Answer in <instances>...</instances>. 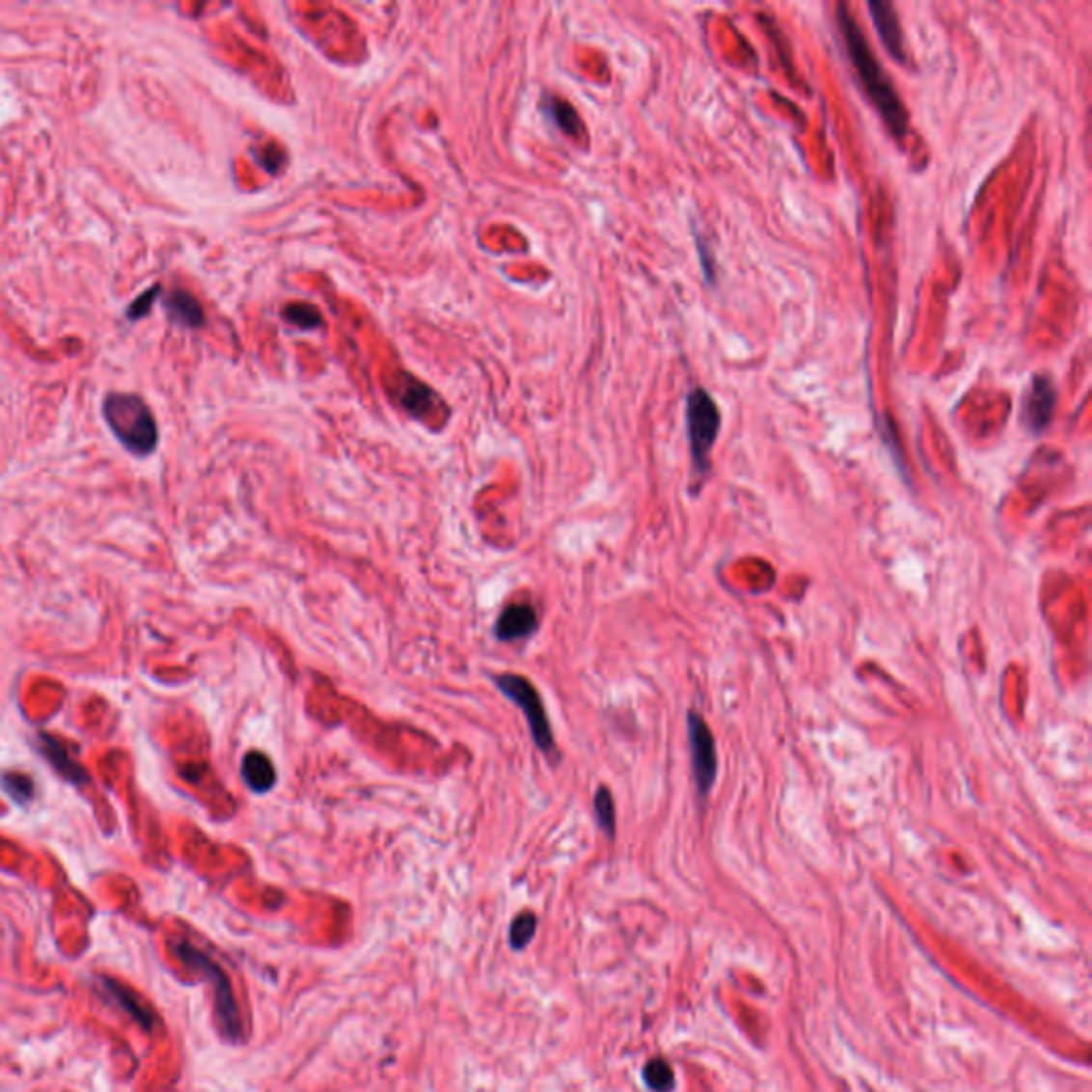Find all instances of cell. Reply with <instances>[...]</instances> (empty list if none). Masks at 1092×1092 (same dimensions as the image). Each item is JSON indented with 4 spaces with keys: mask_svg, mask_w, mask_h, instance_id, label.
Wrapping results in <instances>:
<instances>
[{
    "mask_svg": "<svg viewBox=\"0 0 1092 1092\" xmlns=\"http://www.w3.org/2000/svg\"><path fill=\"white\" fill-rule=\"evenodd\" d=\"M174 949H176V954H177L181 963H186L190 969L201 970V973L209 977V982L214 984V990H216V1014H218L222 1030H225V1035L232 1041L241 1039L239 1007H237L235 996H232L231 982H229L225 970H222L209 956H205L204 952H199L195 945H190L188 942L176 943Z\"/></svg>",
    "mask_w": 1092,
    "mask_h": 1092,
    "instance_id": "obj_4",
    "label": "cell"
},
{
    "mask_svg": "<svg viewBox=\"0 0 1092 1092\" xmlns=\"http://www.w3.org/2000/svg\"><path fill=\"white\" fill-rule=\"evenodd\" d=\"M836 24L841 28L843 43L849 60H852L858 82H860L877 114L882 116L889 135L898 144L905 146V139L909 135V111L903 105L892 82H889V77L886 75L884 67L879 65L877 56L873 54V47L868 45L856 15L849 12L845 3L836 5Z\"/></svg>",
    "mask_w": 1092,
    "mask_h": 1092,
    "instance_id": "obj_1",
    "label": "cell"
},
{
    "mask_svg": "<svg viewBox=\"0 0 1092 1092\" xmlns=\"http://www.w3.org/2000/svg\"><path fill=\"white\" fill-rule=\"evenodd\" d=\"M241 777L255 794H267L278 781L276 766L262 751H248L241 762Z\"/></svg>",
    "mask_w": 1092,
    "mask_h": 1092,
    "instance_id": "obj_10",
    "label": "cell"
},
{
    "mask_svg": "<svg viewBox=\"0 0 1092 1092\" xmlns=\"http://www.w3.org/2000/svg\"><path fill=\"white\" fill-rule=\"evenodd\" d=\"M696 244H697V250H700V252H702L700 260H702V269H704V276H706V280H709V282H711V280H713V267H711V259H709L711 255H709V252H706V250H704V241H702V237H700V235H697V237H696Z\"/></svg>",
    "mask_w": 1092,
    "mask_h": 1092,
    "instance_id": "obj_21",
    "label": "cell"
},
{
    "mask_svg": "<svg viewBox=\"0 0 1092 1092\" xmlns=\"http://www.w3.org/2000/svg\"><path fill=\"white\" fill-rule=\"evenodd\" d=\"M535 926H538V919H535L532 912H523L521 915L514 917L510 926V945L514 949H523L533 939Z\"/></svg>",
    "mask_w": 1092,
    "mask_h": 1092,
    "instance_id": "obj_17",
    "label": "cell"
},
{
    "mask_svg": "<svg viewBox=\"0 0 1092 1092\" xmlns=\"http://www.w3.org/2000/svg\"><path fill=\"white\" fill-rule=\"evenodd\" d=\"M43 750H45V755H47L49 764H54V766L58 768V771L65 775V778H68V781H75V783H77V781H86L88 775L84 773V768L79 766V764H75L73 760H70L67 750H63V747H60V745L54 741V738L43 736Z\"/></svg>",
    "mask_w": 1092,
    "mask_h": 1092,
    "instance_id": "obj_13",
    "label": "cell"
},
{
    "mask_svg": "<svg viewBox=\"0 0 1092 1092\" xmlns=\"http://www.w3.org/2000/svg\"><path fill=\"white\" fill-rule=\"evenodd\" d=\"M644 1081L655 1092H670L674 1086V1074L670 1065L662 1058H655L644 1065Z\"/></svg>",
    "mask_w": 1092,
    "mask_h": 1092,
    "instance_id": "obj_14",
    "label": "cell"
},
{
    "mask_svg": "<svg viewBox=\"0 0 1092 1092\" xmlns=\"http://www.w3.org/2000/svg\"><path fill=\"white\" fill-rule=\"evenodd\" d=\"M285 316L292 325L301 329H316L322 322L320 312L314 306H308V303H292V306L285 310Z\"/></svg>",
    "mask_w": 1092,
    "mask_h": 1092,
    "instance_id": "obj_18",
    "label": "cell"
},
{
    "mask_svg": "<svg viewBox=\"0 0 1092 1092\" xmlns=\"http://www.w3.org/2000/svg\"><path fill=\"white\" fill-rule=\"evenodd\" d=\"M868 12H871L873 24L877 28L879 39H882L884 47L887 49V54L892 56L898 65H905L907 63L905 37H903V28H901V22H898L894 5L892 3H882V0H871V3H868Z\"/></svg>",
    "mask_w": 1092,
    "mask_h": 1092,
    "instance_id": "obj_8",
    "label": "cell"
},
{
    "mask_svg": "<svg viewBox=\"0 0 1092 1092\" xmlns=\"http://www.w3.org/2000/svg\"><path fill=\"white\" fill-rule=\"evenodd\" d=\"M493 681L498 685V690L523 711L525 720H528L530 725L533 745L538 747L544 755L551 757L555 751H558V747H555V736L538 690H535L525 676L519 674H498Z\"/></svg>",
    "mask_w": 1092,
    "mask_h": 1092,
    "instance_id": "obj_5",
    "label": "cell"
},
{
    "mask_svg": "<svg viewBox=\"0 0 1092 1092\" xmlns=\"http://www.w3.org/2000/svg\"><path fill=\"white\" fill-rule=\"evenodd\" d=\"M103 986H105L107 993L116 998V1003L126 1011V1014L133 1016V1020H137L141 1026L150 1028L151 1014L144 1005L139 1003V998L133 993H128L124 986H120L118 982H114V979H103Z\"/></svg>",
    "mask_w": 1092,
    "mask_h": 1092,
    "instance_id": "obj_12",
    "label": "cell"
},
{
    "mask_svg": "<svg viewBox=\"0 0 1092 1092\" xmlns=\"http://www.w3.org/2000/svg\"><path fill=\"white\" fill-rule=\"evenodd\" d=\"M538 630V614L530 604H510L495 621V639L502 642H514L530 639Z\"/></svg>",
    "mask_w": 1092,
    "mask_h": 1092,
    "instance_id": "obj_9",
    "label": "cell"
},
{
    "mask_svg": "<svg viewBox=\"0 0 1092 1092\" xmlns=\"http://www.w3.org/2000/svg\"><path fill=\"white\" fill-rule=\"evenodd\" d=\"M3 785L17 803H26L33 796V781L26 775H7L3 778Z\"/></svg>",
    "mask_w": 1092,
    "mask_h": 1092,
    "instance_id": "obj_19",
    "label": "cell"
},
{
    "mask_svg": "<svg viewBox=\"0 0 1092 1092\" xmlns=\"http://www.w3.org/2000/svg\"><path fill=\"white\" fill-rule=\"evenodd\" d=\"M593 811H595V822H598V826L602 828V833L613 838L614 836V801H613L609 787H600L598 794H595Z\"/></svg>",
    "mask_w": 1092,
    "mask_h": 1092,
    "instance_id": "obj_15",
    "label": "cell"
},
{
    "mask_svg": "<svg viewBox=\"0 0 1092 1092\" xmlns=\"http://www.w3.org/2000/svg\"><path fill=\"white\" fill-rule=\"evenodd\" d=\"M690 747L697 792L706 796L717 777V753L709 725L697 713H690Z\"/></svg>",
    "mask_w": 1092,
    "mask_h": 1092,
    "instance_id": "obj_6",
    "label": "cell"
},
{
    "mask_svg": "<svg viewBox=\"0 0 1092 1092\" xmlns=\"http://www.w3.org/2000/svg\"><path fill=\"white\" fill-rule=\"evenodd\" d=\"M549 111H551V118L555 120V124H558L563 130V133L576 137L583 130L579 114H576L574 107H570L568 103H565V100L553 98L549 103Z\"/></svg>",
    "mask_w": 1092,
    "mask_h": 1092,
    "instance_id": "obj_16",
    "label": "cell"
},
{
    "mask_svg": "<svg viewBox=\"0 0 1092 1092\" xmlns=\"http://www.w3.org/2000/svg\"><path fill=\"white\" fill-rule=\"evenodd\" d=\"M163 308L167 312V316L171 318V322H176V325L181 327H190V329H197L204 325V310H201V303L190 295L186 290H171L165 295L163 299Z\"/></svg>",
    "mask_w": 1092,
    "mask_h": 1092,
    "instance_id": "obj_11",
    "label": "cell"
},
{
    "mask_svg": "<svg viewBox=\"0 0 1092 1092\" xmlns=\"http://www.w3.org/2000/svg\"><path fill=\"white\" fill-rule=\"evenodd\" d=\"M103 417L120 444L137 454L148 457L158 444V424L148 403L133 393H109L103 401Z\"/></svg>",
    "mask_w": 1092,
    "mask_h": 1092,
    "instance_id": "obj_2",
    "label": "cell"
},
{
    "mask_svg": "<svg viewBox=\"0 0 1092 1092\" xmlns=\"http://www.w3.org/2000/svg\"><path fill=\"white\" fill-rule=\"evenodd\" d=\"M685 423H687V438H690L694 468L697 474H704L709 470L711 450L715 447L717 436H720V424H722L720 408H717L715 399L709 396V391L702 387H696L690 391V396H687Z\"/></svg>",
    "mask_w": 1092,
    "mask_h": 1092,
    "instance_id": "obj_3",
    "label": "cell"
},
{
    "mask_svg": "<svg viewBox=\"0 0 1092 1092\" xmlns=\"http://www.w3.org/2000/svg\"><path fill=\"white\" fill-rule=\"evenodd\" d=\"M158 290H160V287H158V285H156V287H151V288H150L148 292H144V295H141V297H139V299H137L135 303H130V308H128V318H130V320L144 318V316L148 314V312H150V308H151V301H154V299L158 297Z\"/></svg>",
    "mask_w": 1092,
    "mask_h": 1092,
    "instance_id": "obj_20",
    "label": "cell"
},
{
    "mask_svg": "<svg viewBox=\"0 0 1092 1092\" xmlns=\"http://www.w3.org/2000/svg\"><path fill=\"white\" fill-rule=\"evenodd\" d=\"M1056 401L1058 391L1054 380L1046 376V373H1037L1023 399V423L1033 436L1046 431L1051 417H1054Z\"/></svg>",
    "mask_w": 1092,
    "mask_h": 1092,
    "instance_id": "obj_7",
    "label": "cell"
}]
</instances>
